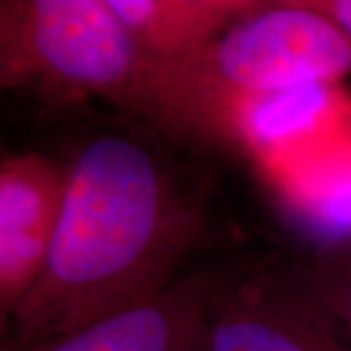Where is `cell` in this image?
Masks as SVG:
<instances>
[{"instance_id":"1","label":"cell","mask_w":351,"mask_h":351,"mask_svg":"<svg viewBox=\"0 0 351 351\" xmlns=\"http://www.w3.org/2000/svg\"><path fill=\"white\" fill-rule=\"evenodd\" d=\"M199 205L149 143L104 133L69 162L59 225L36 283L2 324L24 350L160 291L201 237Z\"/></svg>"},{"instance_id":"2","label":"cell","mask_w":351,"mask_h":351,"mask_svg":"<svg viewBox=\"0 0 351 351\" xmlns=\"http://www.w3.org/2000/svg\"><path fill=\"white\" fill-rule=\"evenodd\" d=\"M0 86L47 104L92 98L189 137L160 63L106 0H0Z\"/></svg>"},{"instance_id":"3","label":"cell","mask_w":351,"mask_h":351,"mask_svg":"<svg viewBox=\"0 0 351 351\" xmlns=\"http://www.w3.org/2000/svg\"><path fill=\"white\" fill-rule=\"evenodd\" d=\"M166 73L193 138L228 143L242 104L350 78L351 38L311 10L267 4L166 63Z\"/></svg>"},{"instance_id":"4","label":"cell","mask_w":351,"mask_h":351,"mask_svg":"<svg viewBox=\"0 0 351 351\" xmlns=\"http://www.w3.org/2000/svg\"><path fill=\"white\" fill-rule=\"evenodd\" d=\"M197 351H351L306 263L267 260L225 276Z\"/></svg>"},{"instance_id":"5","label":"cell","mask_w":351,"mask_h":351,"mask_svg":"<svg viewBox=\"0 0 351 351\" xmlns=\"http://www.w3.org/2000/svg\"><path fill=\"white\" fill-rule=\"evenodd\" d=\"M69 164L8 154L0 164V324L36 283L63 213Z\"/></svg>"},{"instance_id":"6","label":"cell","mask_w":351,"mask_h":351,"mask_svg":"<svg viewBox=\"0 0 351 351\" xmlns=\"http://www.w3.org/2000/svg\"><path fill=\"white\" fill-rule=\"evenodd\" d=\"M225 274L193 269L84 326L18 351H197Z\"/></svg>"},{"instance_id":"7","label":"cell","mask_w":351,"mask_h":351,"mask_svg":"<svg viewBox=\"0 0 351 351\" xmlns=\"http://www.w3.org/2000/svg\"><path fill=\"white\" fill-rule=\"evenodd\" d=\"M143 47L160 63L199 49L267 0H106Z\"/></svg>"},{"instance_id":"8","label":"cell","mask_w":351,"mask_h":351,"mask_svg":"<svg viewBox=\"0 0 351 351\" xmlns=\"http://www.w3.org/2000/svg\"><path fill=\"white\" fill-rule=\"evenodd\" d=\"M306 265L322 301L351 341V237L328 240Z\"/></svg>"},{"instance_id":"9","label":"cell","mask_w":351,"mask_h":351,"mask_svg":"<svg viewBox=\"0 0 351 351\" xmlns=\"http://www.w3.org/2000/svg\"><path fill=\"white\" fill-rule=\"evenodd\" d=\"M269 4L297 6L330 20L351 38V0H269Z\"/></svg>"},{"instance_id":"10","label":"cell","mask_w":351,"mask_h":351,"mask_svg":"<svg viewBox=\"0 0 351 351\" xmlns=\"http://www.w3.org/2000/svg\"><path fill=\"white\" fill-rule=\"evenodd\" d=\"M267 4H269V0H267Z\"/></svg>"}]
</instances>
